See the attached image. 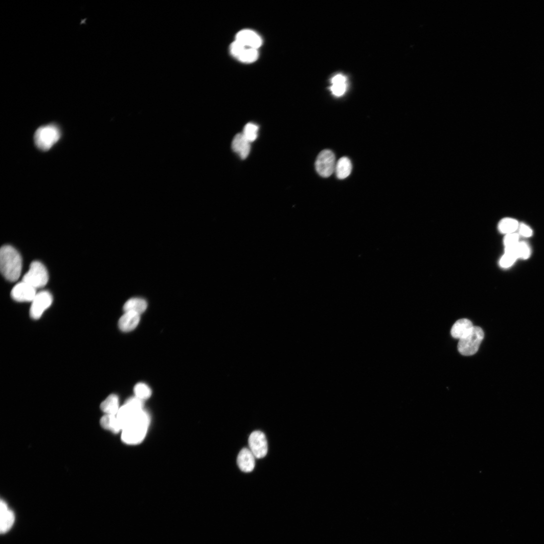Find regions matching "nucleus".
Segmentation results:
<instances>
[{"label":"nucleus","mask_w":544,"mask_h":544,"mask_svg":"<svg viewBox=\"0 0 544 544\" xmlns=\"http://www.w3.org/2000/svg\"><path fill=\"white\" fill-rule=\"evenodd\" d=\"M22 260L19 252L13 246L6 245L0 250V268L4 276L11 282L17 281L20 278Z\"/></svg>","instance_id":"obj_1"},{"label":"nucleus","mask_w":544,"mask_h":544,"mask_svg":"<svg viewBox=\"0 0 544 544\" xmlns=\"http://www.w3.org/2000/svg\"><path fill=\"white\" fill-rule=\"evenodd\" d=\"M150 424V418L144 410L140 412L122 431V440L127 444L141 443L145 438Z\"/></svg>","instance_id":"obj_2"},{"label":"nucleus","mask_w":544,"mask_h":544,"mask_svg":"<svg viewBox=\"0 0 544 544\" xmlns=\"http://www.w3.org/2000/svg\"><path fill=\"white\" fill-rule=\"evenodd\" d=\"M60 131L54 124L38 128L34 134V140L36 147L42 151L50 150L60 139Z\"/></svg>","instance_id":"obj_3"},{"label":"nucleus","mask_w":544,"mask_h":544,"mask_svg":"<svg viewBox=\"0 0 544 544\" xmlns=\"http://www.w3.org/2000/svg\"><path fill=\"white\" fill-rule=\"evenodd\" d=\"M484 337L483 330L480 326H474L470 333L459 340L458 352L464 356L474 355L478 352Z\"/></svg>","instance_id":"obj_4"},{"label":"nucleus","mask_w":544,"mask_h":544,"mask_svg":"<svg viewBox=\"0 0 544 544\" xmlns=\"http://www.w3.org/2000/svg\"><path fill=\"white\" fill-rule=\"evenodd\" d=\"M48 280V270L40 262H32L28 271L24 276L22 281L29 284L36 290L44 288Z\"/></svg>","instance_id":"obj_5"},{"label":"nucleus","mask_w":544,"mask_h":544,"mask_svg":"<svg viewBox=\"0 0 544 544\" xmlns=\"http://www.w3.org/2000/svg\"><path fill=\"white\" fill-rule=\"evenodd\" d=\"M336 163L334 154L330 150H324L317 157L316 169L321 176L328 178L334 172Z\"/></svg>","instance_id":"obj_6"},{"label":"nucleus","mask_w":544,"mask_h":544,"mask_svg":"<svg viewBox=\"0 0 544 544\" xmlns=\"http://www.w3.org/2000/svg\"><path fill=\"white\" fill-rule=\"evenodd\" d=\"M52 297L47 291L37 293L32 302L30 308V317L34 320L41 318L42 314L52 304Z\"/></svg>","instance_id":"obj_7"},{"label":"nucleus","mask_w":544,"mask_h":544,"mask_svg":"<svg viewBox=\"0 0 544 544\" xmlns=\"http://www.w3.org/2000/svg\"><path fill=\"white\" fill-rule=\"evenodd\" d=\"M248 445L256 458H262L266 455L268 443L263 432L260 431L252 432L248 438Z\"/></svg>","instance_id":"obj_8"},{"label":"nucleus","mask_w":544,"mask_h":544,"mask_svg":"<svg viewBox=\"0 0 544 544\" xmlns=\"http://www.w3.org/2000/svg\"><path fill=\"white\" fill-rule=\"evenodd\" d=\"M230 52L234 57L245 63L253 62L258 56V50L246 47L236 40L231 44Z\"/></svg>","instance_id":"obj_9"},{"label":"nucleus","mask_w":544,"mask_h":544,"mask_svg":"<svg viewBox=\"0 0 544 544\" xmlns=\"http://www.w3.org/2000/svg\"><path fill=\"white\" fill-rule=\"evenodd\" d=\"M36 294V288L23 281L17 284L11 292L12 298L18 302H32Z\"/></svg>","instance_id":"obj_10"},{"label":"nucleus","mask_w":544,"mask_h":544,"mask_svg":"<svg viewBox=\"0 0 544 544\" xmlns=\"http://www.w3.org/2000/svg\"><path fill=\"white\" fill-rule=\"evenodd\" d=\"M236 40L246 47L256 50L262 44L261 38L256 33L249 30H242L238 32Z\"/></svg>","instance_id":"obj_11"},{"label":"nucleus","mask_w":544,"mask_h":544,"mask_svg":"<svg viewBox=\"0 0 544 544\" xmlns=\"http://www.w3.org/2000/svg\"><path fill=\"white\" fill-rule=\"evenodd\" d=\"M15 521V516L10 510L5 502L2 500L0 504V531L2 534L8 532L12 526Z\"/></svg>","instance_id":"obj_12"},{"label":"nucleus","mask_w":544,"mask_h":544,"mask_svg":"<svg viewBox=\"0 0 544 544\" xmlns=\"http://www.w3.org/2000/svg\"><path fill=\"white\" fill-rule=\"evenodd\" d=\"M232 149L242 160L246 159L250 151V142L244 137L242 133L235 136L232 142Z\"/></svg>","instance_id":"obj_13"},{"label":"nucleus","mask_w":544,"mask_h":544,"mask_svg":"<svg viewBox=\"0 0 544 544\" xmlns=\"http://www.w3.org/2000/svg\"><path fill=\"white\" fill-rule=\"evenodd\" d=\"M140 320V314L132 312H127L121 316L118 321V327L123 332L134 330Z\"/></svg>","instance_id":"obj_14"},{"label":"nucleus","mask_w":544,"mask_h":544,"mask_svg":"<svg viewBox=\"0 0 544 544\" xmlns=\"http://www.w3.org/2000/svg\"><path fill=\"white\" fill-rule=\"evenodd\" d=\"M237 462L241 470L249 472L254 469L255 456L250 450L244 448L238 455Z\"/></svg>","instance_id":"obj_15"},{"label":"nucleus","mask_w":544,"mask_h":544,"mask_svg":"<svg viewBox=\"0 0 544 544\" xmlns=\"http://www.w3.org/2000/svg\"><path fill=\"white\" fill-rule=\"evenodd\" d=\"M474 327V326L470 320L466 318L460 319L452 326L451 329L452 336L460 340L470 333Z\"/></svg>","instance_id":"obj_16"},{"label":"nucleus","mask_w":544,"mask_h":544,"mask_svg":"<svg viewBox=\"0 0 544 544\" xmlns=\"http://www.w3.org/2000/svg\"><path fill=\"white\" fill-rule=\"evenodd\" d=\"M330 91L336 97L344 96L347 90V79L342 74L336 75L331 80Z\"/></svg>","instance_id":"obj_17"},{"label":"nucleus","mask_w":544,"mask_h":544,"mask_svg":"<svg viewBox=\"0 0 544 544\" xmlns=\"http://www.w3.org/2000/svg\"><path fill=\"white\" fill-rule=\"evenodd\" d=\"M352 170L351 160L347 157H343L336 162L334 172L338 179L344 180L350 176Z\"/></svg>","instance_id":"obj_18"},{"label":"nucleus","mask_w":544,"mask_h":544,"mask_svg":"<svg viewBox=\"0 0 544 544\" xmlns=\"http://www.w3.org/2000/svg\"><path fill=\"white\" fill-rule=\"evenodd\" d=\"M100 408L106 414L116 416L120 408L118 396L114 394L109 396L102 403Z\"/></svg>","instance_id":"obj_19"},{"label":"nucleus","mask_w":544,"mask_h":544,"mask_svg":"<svg viewBox=\"0 0 544 544\" xmlns=\"http://www.w3.org/2000/svg\"><path fill=\"white\" fill-rule=\"evenodd\" d=\"M147 308L148 304L144 300L132 298L124 304L123 308L124 312H132L141 314L146 310Z\"/></svg>","instance_id":"obj_20"},{"label":"nucleus","mask_w":544,"mask_h":544,"mask_svg":"<svg viewBox=\"0 0 544 544\" xmlns=\"http://www.w3.org/2000/svg\"><path fill=\"white\" fill-rule=\"evenodd\" d=\"M102 426L106 430L117 434L122 430L116 416L106 414L100 420Z\"/></svg>","instance_id":"obj_21"},{"label":"nucleus","mask_w":544,"mask_h":544,"mask_svg":"<svg viewBox=\"0 0 544 544\" xmlns=\"http://www.w3.org/2000/svg\"><path fill=\"white\" fill-rule=\"evenodd\" d=\"M518 222L515 219L506 218L502 219L499 223L498 228L499 231L506 235L515 233L518 230L519 227Z\"/></svg>","instance_id":"obj_22"},{"label":"nucleus","mask_w":544,"mask_h":544,"mask_svg":"<svg viewBox=\"0 0 544 544\" xmlns=\"http://www.w3.org/2000/svg\"><path fill=\"white\" fill-rule=\"evenodd\" d=\"M134 391L135 396L144 401L149 398L152 394L150 388L146 384L142 382L134 386Z\"/></svg>","instance_id":"obj_23"},{"label":"nucleus","mask_w":544,"mask_h":544,"mask_svg":"<svg viewBox=\"0 0 544 544\" xmlns=\"http://www.w3.org/2000/svg\"><path fill=\"white\" fill-rule=\"evenodd\" d=\"M258 131V126L254 123L250 122L244 126L242 133L246 140L251 143L256 140Z\"/></svg>","instance_id":"obj_24"},{"label":"nucleus","mask_w":544,"mask_h":544,"mask_svg":"<svg viewBox=\"0 0 544 544\" xmlns=\"http://www.w3.org/2000/svg\"><path fill=\"white\" fill-rule=\"evenodd\" d=\"M530 245L525 242H520L516 246V254L518 258L528 259L531 255Z\"/></svg>","instance_id":"obj_25"},{"label":"nucleus","mask_w":544,"mask_h":544,"mask_svg":"<svg viewBox=\"0 0 544 544\" xmlns=\"http://www.w3.org/2000/svg\"><path fill=\"white\" fill-rule=\"evenodd\" d=\"M518 259L516 254L510 252H504V254L500 260V265L504 268H508L512 266Z\"/></svg>","instance_id":"obj_26"},{"label":"nucleus","mask_w":544,"mask_h":544,"mask_svg":"<svg viewBox=\"0 0 544 544\" xmlns=\"http://www.w3.org/2000/svg\"><path fill=\"white\" fill-rule=\"evenodd\" d=\"M519 238L520 235L516 232L506 235L504 240L505 247L516 245L520 242Z\"/></svg>","instance_id":"obj_27"},{"label":"nucleus","mask_w":544,"mask_h":544,"mask_svg":"<svg viewBox=\"0 0 544 544\" xmlns=\"http://www.w3.org/2000/svg\"><path fill=\"white\" fill-rule=\"evenodd\" d=\"M519 235L524 238H530L533 234L532 229L524 224H520L518 227Z\"/></svg>","instance_id":"obj_28"}]
</instances>
